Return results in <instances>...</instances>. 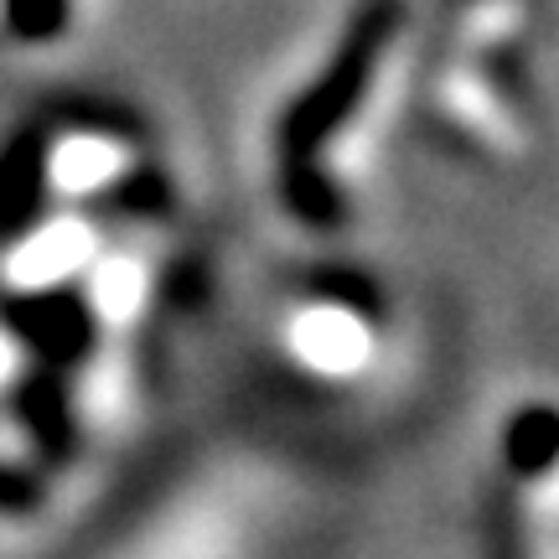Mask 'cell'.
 <instances>
[{"label":"cell","instance_id":"8992f818","mask_svg":"<svg viewBox=\"0 0 559 559\" xmlns=\"http://www.w3.org/2000/svg\"><path fill=\"white\" fill-rule=\"evenodd\" d=\"M109 166H115V156L104 151L99 140H73L58 156V177L68 181V187H94V181L109 177Z\"/></svg>","mask_w":559,"mask_h":559},{"label":"cell","instance_id":"5b68a950","mask_svg":"<svg viewBox=\"0 0 559 559\" xmlns=\"http://www.w3.org/2000/svg\"><path fill=\"white\" fill-rule=\"evenodd\" d=\"M508 456H513V466H523V472H544V466H549V456H555V419H549V409H534V415H523L519 425H513Z\"/></svg>","mask_w":559,"mask_h":559},{"label":"cell","instance_id":"277c9868","mask_svg":"<svg viewBox=\"0 0 559 559\" xmlns=\"http://www.w3.org/2000/svg\"><path fill=\"white\" fill-rule=\"evenodd\" d=\"M21 409L37 419L41 445H47L52 456H62V451H68V415H62V394H58V389H52L47 379L26 383V394H21Z\"/></svg>","mask_w":559,"mask_h":559},{"label":"cell","instance_id":"ba28073f","mask_svg":"<svg viewBox=\"0 0 559 559\" xmlns=\"http://www.w3.org/2000/svg\"><path fill=\"white\" fill-rule=\"evenodd\" d=\"M41 502V487L26 472H11L0 466V513H21V508H37Z\"/></svg>","mask_w":559,"mask_h":559},{"label":"cell","instance_id":"3957f363","mask_svg":"<svg viewBox=\"0 0 559 559\" xmlns=\"http://www.w3.org/2000/svg\"><path fill=\"white\" fill-rule=\"evenodd\" d=\"M16 326L26 337H37L52 358H79L83 342H88V317H83L73 300H41V306H26L16 317Z\"/></svg>","mask_w":559,"mask_h":559},{"label":"cell","instance_id":"6da1fadb","mask_svg":"<svg viewBox=\"0 0 559 559\" xmlns=\"http://www.w3.org/2000/svg\"><path fill=\"white\" fill-rule=\"evenodd\" d=\"M296 347H300V358L326 368V373H347V368H358L368 358V326L353 311L326 306V311H311L296 326Z\"/></svg>","mask_w":559,"mask_h":559},{"label":"cell","instance_id":"7a4b0ae2","mask_svg":"<svg viewBox=\"0 0 559 559\" xmlns=\"http://www.w3.org/2000/svg\"><path fill=\"white\" fill-rule=\"evenodd\" d=\"M88 254H94L88 228H79V223H52V228H37V234L21 239L16 280L21 285H52V280L73 275Z\"/></svg>","mask_w":559,"mask_h":559},{"label":"cell","instance_id":"9c48e42d","mask_svg":"<svg viewBox=\"0 0 559 559\" xmlns=\"http://www.w3.org/2000/svg\"><path fill=\"white\" fill-rule=\"evenodd\" d=\"M11 368H16V353H11V342L0 337V379H5V373H11Z\"/></svg>","mask_w":559,"mask_h":559},{"label":"cell","instance_id":"52a82bcc","mask_svg":"<svg viewBox=\"0 0 559 559\" xmlns=\"http://www.w3.org/2000/svg\"><path fill=\"white\" fill-rule=\"evenodd\" d=\"M140 296V275L130 270V264H115V270H104L99 280V300L109 306V311H130Z\"/></svg>","mask_w":559,"mask_h":559}]
</instances>
